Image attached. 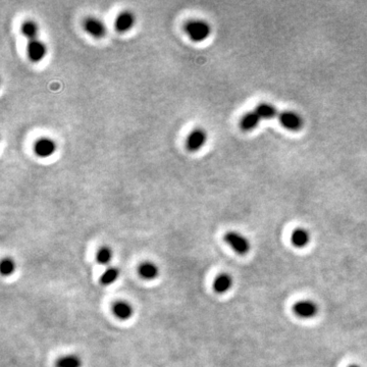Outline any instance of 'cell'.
I'll return each instance as SVG.
<instances>
[{"label":"cell","mask_w":367,"mask_h":367,"mask_svg":"<svg viewBox=\"0 0 367 367\" xmlns=\"http://www.w3.org/2000/svg\"><path fill=\"white\" fill-rule=\"evenodd\" d=\"M112 259V250L109 247H102L96 254V260L102 265H106Z\"/></svg>","instance_id":"d6986e66"},{"label":"cell","mask_w":367,"mask_h":367,"mask_svg":"<svg viewBox=\"0 0 367 367\" xmlns=\"http://www.w3.org/2000/svg\"><path fill=\"white\" fill-rule=\"evenodd\" d=\"M120 277V269L118 267H108L101 275L100 283L103 286H109L116 282Z\"/></svg>","instance_id":"ac0fdd59"},{"label":"cell","mask_w":367,"mask_h":367,"mask_svg":"<svg viewBox=\"0 0 367 367\" xmlns=\"http://www.w3.org/2000/svg\"><path fill=\"white\" fill-rule=\"evenodd\" d=\"M14 270H15V263L13 259L9 257L3 258L1 261V264H0V271H1V274L6 277V275L12 274Z\"/></svg>","instance_id":"ffe728a7"},{"label":"cell","mask_w":367,"mask_h":367,"mask_svg":"<svg viewBox=\"0 0 367 367\" xmlns=\"http://www.w3.org/2000/svg\"><path fill=\"white\" fill-rule=\"evenodd\" d=\"M232 286H233V279L231 275L227 273L219 274L213 283L214 291L219 294H223L227 292L229 289L232 288Z\"/></svg>","instance_id":"9a60e30c"},{"label":"cell","mask_w":367,"mask_h":367,"mask_svg":"<svg viewBox=\"0 0 367 367\" xmlns=\"http://www.w3.org/2000/svg\"><path fill=\"white\" fill-rule=\"evenodd\" d=\"M279 120L281 125L291 132L300 131L304 125L302 117L293 110H284L279 113Z\"/></svg>","instance_id":"5b68a950"},{"label":"cell","mask_w":367,"mask_h":367,"mask_svg":"<svg viewBox=\"0 0 367 367\" xmlns=\"http://www.w3.org/2000/svg\"><path fill=\"white\" fill-rule=\"evenodd\" d=\"M33 150L39 158H49L56 152L57 144L49 137H41L34 143Z\"/></svg>","instance_id":"8992f818"},{"label":"cell","mask_w":367,"mask_h":367,"mask_svg":"<svg viewBox=\"0 0 367 367\" xmlns=\"http://www.w3.org/2000/svg\"><path fill=\"white\" fill-rule=\"evenodd\" d=\"M136 25V15L131 10L120 12L114 20V28L120 33L125 34L130 32Z\"/></svg>","instance_id":"ba28073f"},{"label":"cell","mask_w":367,"mask_h":367,"mask_svg":"<svg viewBox=\"0 0 367 367\" xmlns=\"http://www.w3.org/2000/svg\"><path fill=\"white\" fill-rule=\"evenodd\" d=\"M184 31L192 42L200 43L211 35V26L204 19L192 18L185 22Z\"/></svg>","instance_id":"6da1fadb"},{"label":"cell","mask_w":367,"mask_h":367,"mask_svg":"<svg viewBox=\"0 0 367 367\" xmlns=\"http://www.w3.org/2000/svg\"><path fill=\"white\" fill-rule=\"evenodd\" d=\"M255 112L258 114L261 120H271L279 116L277 108L268 102L259 103L255 108Z\"/></svg>","instance_id":"5bb4252c"},{"label":"cell","mask_w":367,"mask_h":367,"mask_svg":"<svg viewBox=\"0 0 367 367\" xmlns=\"http://www.w3.org/2000/svg\"><path fill=\"white\" fill-rule=\"evenodd\" d=\"M83 28L88 35L94 39H102L107 34L104 22L95 16H88L83 21Z\"/></svg>","instance_id":"277c9868"},{"label":"cell","mask_w":367,"mask_h":367,"mask_svg":"<svg viewBox=\"0 0 367 367\" xmlns=\"http://www.w3.org/2000/svg\"><path fill=\"white\" fill-rule=\"evenodd\" d=\"M261 119L259 118L258 114L254 111H248L246 112L244 116L242 117L241 121H240V127L244 132H251L255 130L259 123H260Z\"/></svg>","instance_id":"30bf717a"},{"label":"cell","mask_w":367,"mask_h":367,"mask_svg":"<svg viewBox=\"0 0 367 367\" xmlns=\"http://www.w3.org/2000/svg\"><path fill=\"white\" fill-rule=\"evenodd\" d=\"M82 359L78 355H64L57 359L56 367H82Z\"/></svg>","instance_id":"e0dca14e"},{"label":"cell","mask_w":367,"mask_h":367,"mask_svg":"<svg viewBox=\"0 0 367 367\" xmlns=\"http://www.w3.org/2000/svg\"><path fill=\"white\" fill-rule=\"evenodd\" d=\"M225 243L231 247L236 253L240 255L247 254L250 250L249 240L240 233L237 232H227L223 237Z\"/></svg>","instance_id":"3957f363"},{"label":"cell","mask_w":367,"mask_h":367,"mask_svg":"<svg viewBox=\"0 0 367 367\" xmlns=\"http://www.w3.org/2000/svg\"><path fill=\"white\" fill-rule=\"evenodd\" d=\"M349 367H360V366H358V365H350Z\"/></svg>","instance_id":"44dd1931"},{"label":"cell","mask_w":367,"mask_h":367,"mask_svg":"<svg viewBox=\"0 0 367 367\" xmlns=\"http://www.w3.org/2000/svg\"><path fill=\"white\" fill-rule=\"evenodd\" d=\"M207 132L202 128H196L187 136L185 147L190 153L198 152L207 143Z\"/></svg>","instance_id":"7a4b0ae2"},{"label":"cell","mask_w":367,"mask_h":367,"mask_svg":"<svg viewBox=\"0 0 367 367\" xmlns=\"http://www.w3.org/2000/svg\"><path fill=\"white\" fill-rule=\"evenodd\" d=\"M20 33L28 41L38 39L39 26L33 19H26L20 26Z\"/></svg>","instance_id":"8fae6325"},{"label":"cell","mask_w":367,"mask_h":367,"mask_svg":"<svg viewBox=\"0 0 367 367\" xmlns=\"http://www.w3.org/2000/svg\"><path fill=\"white\" fill-rule=\"evenodd\" d=\"M293 311L297 316L306 319L314 317L318 312V307L311 300H302L294 305Z\"/></svg>","instance_id":"9c48e42d"},{"label":"cell","mask_w":367,"mask_h":367,"mask_svg":"<svg viewBox=\"0 0 367 367\" xmlns=\"http://www.w3.org/2000/svg\"><path fill=\"white\" fill-rule=\"evenodd\" d=\"M139 274L141 275V278L144 280H155L158 274H159V268L156 264L152 263V262H144L139 266Z\"/></svg>","instance_id":"2e32d148"},{"label":"cell","mask_w":367,"mask_h":367,"mask_svg":"<svg viewBox=\"0 0 367 367\" xmlns=\"http://www.w3.org/2000/svg\"><path fill=\"white\" fill-rule=\"evenodd\" d=\"M47 46H46V44L42 40L35 39L32 41H28L27 55L31 62L38 63L42 61L45 58L46 54H47Z\"/></svg>","instance_id":"52a82bcc"},{"label":"cell","mask_w":367,"mask_h":367,"mask_svg":"<svg viewBox=\"0 0 367 367\" xmlns=\"http://www.w3.org/2000/svg\"><path fill=\"white\" fill-rule=\"evenodd\" d=\"M309 241H310L309 233L302 227L296 228L291 235V242L297 248H303L307 246Z\"/></svg>","instance_id":"4fadbf2b"},{"label":"cell","mask_w":367,"mask_h":367,"mask_svg":"<svg viewBox=\"0 0 367 367\" xmlns=\"http://www.w3.org/2000/svg\"><path fill=\"white\" fill-rule=\"evenodd\" d=\"M112 312L119 319L127 320L132 317L134 313L133 306L126 301H118L112 306Z\"/></svg>","instance_id":"7c38bea8"}]
</instances>
